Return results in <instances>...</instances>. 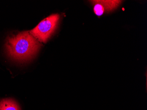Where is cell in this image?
<instances>
[{"mask_svg": "<svg viewBox=\"0 0 147 110\" xmlns=\"http://www.w3.org/2000/svg\"><path fill=\"white\" fill-rule=\"evenodd\" d=\"M41 44L30 31L12 34L6 40L5 48L8 56L18 61L31 58L38 52Z\"/></svg>", "mask_w": 147, "mask_h": 110, "instance_id": "cell-1", "label": "cell"}, {"mask_svg": "<svg viewBox=\"0 0 147 110\" xmlns=\"http://www.w3.org/2000/svg\"><path fill=\"white\" fill-rule=\"evenodd\" d=\"M59 19V15H52L43 20L30 33L39 42L46 43L55 30Z\"/></svg>", "mask_w": 147, "mask_h": 110, "instance_id": "cell-2", "label": "cell"}, {"mask_svg": "<svg viewBox=\"0 0 147 110\" xmlns=\"http://www.w3.org/2000/svg\"><path fill=\"white\" fill-rule=\"evenodd\" d=\"M0 110H21V109L15 100L6 98L0 101Z\"/></svg>", "mask_w": 147, "mask_h": 110, "instance_id": "cell-4", "label": "cell"}, {"mask_svg": "<svg viewBox=\"0 0 147 110\" xmlns=\"http://www.w3.org/2000/svg\"><path fill=\"white\" fill-rule=\"evenodd\" d=\"M93 5V11L98 16L105 12H110L117 8L121 3V1H92Z\"/></svg>", "mask_w": 147, "mask_h": 110, "instance_id": "cell-3", "label": "cell"}]
</instances>
